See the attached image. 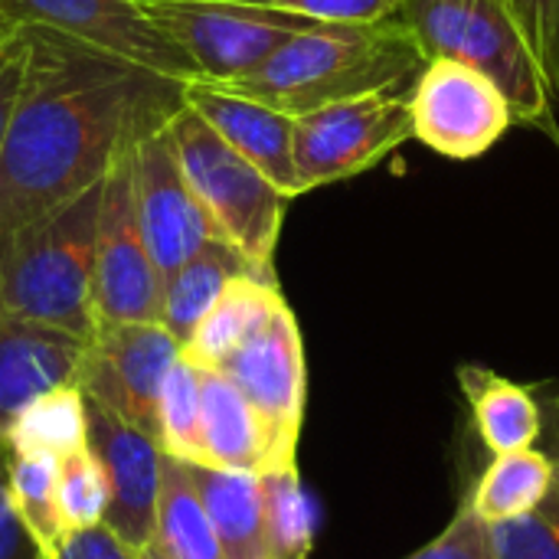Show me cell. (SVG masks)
<instances>
[{
	"label": "cell",
	"instance_id": "ffe728a7",
	"mask_svg": "<svg viewBox=\"0 0 559 559\" xmlns=\"http://www.w3.org/2000/svg\"><path fill=\"white\" fill-rule=\"evenodd\" d=\"M459 383L472 406L475 429L495 455L534 449L544 423L540 406L527 386L511 383L488 367H462Z\"/></svg>",
	"mask_w": 559,
	"mask_h": 559
},
{
	"label": "cell",
	"instance_id": "5b68a950",
	"mask_svg": "<svg viewBox=\"0 0 559 559\" xmlns=\"http://www.w3.org/2000/svg\"><path fill=\"white\" fill-rule=\"evenodd\" d=\"M167 134L187 183L216 223L219 236L252 265L272 269L292 197H285L255 164L229 147L187 102L167 121Z\"/></svg>",
	"mask_w": 559,
	"mask_h": 559
},
{
	"label": "cell",
	"instance_id": "4316f807",
	"mask_svg": "<svg viewBox=\"0 0 559 559\" xmlns=\"http://www.w3.org/2000/svg\"><path fill=\"white\" fill-rule=\"evenodd\" d=\"M157 442L167 459L200 465L203 445H200V367L180 354V360L170 367L160 403H157Z\"/></svg>",
	"mask_w": 559,
	"mask_h": 559
},
{
	"label": "cell",
	"instance_id": "8992f818",
	"mask_svg": "<svg viewBox=\"0 0 559 559\" xmlns=\"http://www.w3.org/2000/svg\"><path fill=\"white\" fill-rule=\"evenodd\" d=\"M154 23L187 52L197 82L223 85L252 72L301 29L321 23L272 3L239 0H141Z\"/></svg>",
	"mask_w": 559,
	"mask_h": 559
},
{
	"label": "cell",
	"instance_id": "e575fe53",
	"mask_svg": "<svg viewBox=\"0 0 559 559\" xmlns=\"http://www.w3.org/2000/svg\"><path fill=\"white\" fill-rule=\"evenodd\" d=\"M547 521H554L559 531V465H554V485H550V495H547V501L537 508Z\"/></svg>",
	"mask_w": 559,
	"mask_h": 559
},
{
	"label": "cell",
	"instance_id": "44dd1931",
	"mask_svg": "<svg viewBox=\"0 0 559 559\" xmlns=\"http://www.w3.org/2000/svg\"><path fill=\"white\" fill-rule=\"evenodd\" d=\"M278 298L282 288L275 282V272H252L233 278L219 301L210 308V314L200 321L193 337L187 341L183 357L197 367L216 370L269 318Z\"/></svg>",
	"mask_w": 559,
	"mask_h": 559
},
{
	"label": "cell",
	"instance_id": "9c48e42d",
	"mask_svg": "<svg viewBox=\"0 0 559 559\" xmlns=\"http://www.w3.org/2000/svg\"><path fill=\"white\" fill-rule=\"evenodd\" d=\"M216 370L229 377L259 413L272 439L275 468L295 465L308 400V367L301 328L285 295Z\"/></svg>",
	"mask_w": 559,
	"mask_h": 559
},
{
	"label": "cell",
	"instance_id": "83f0119b",
	"mask_svg": "<svg viewBox=\"0 0 559 559\" xmlns=\"http://www.w3.org/2000/svg\"><path fill=\"white\" fill-rule=\"evenodd\" d=\"M108 478L92 449L66 455L59 462V518L66 534H82L105 524Z\"/></svg>",
	"mask_w": 559,
	"mask_h": 559
},
{
	"label": "cell",
	"instance_id": "30bf717a",
	"mask_svg": "<svg viewBox=\"0 0 559 559\" xmlns=\"http://www.w3.org/2000/svg\"><path fill=\"white\" fill-rule=\"evenodd\" d=\"M0 23L10 29H56L174 82H197L187 52L154 23L141 0H0Z\"/></svg>",
	"mask_w": 559,
	"mask_h": 559
},
{
	"label": "cell",
	"instance_id": "d6a6232c",
	"mask_svg": "<svg viewBox=\"0 0 559 559\" xmlns=\"http://www.w3.org/2000/svg\"><path fill=\"white\" fill-rule=\"evenodd\" d=\"M7 462H10L7 449H0V559H46L13 508Z\"/></svg>",
	"mask_w": 559,
	"mask_h": 559
},
{
	"label": "cell",
	"instance_id": "8fae6325",
	"mask_svg": "<svg viewBox=\"0 0 559 559\" xmlns=\"http://www.w3.org/2000/svg\"><path fill=\"white\" fill-rule=\"evenodd\" d=\"M413 138L449 160L488 154L518 124L508 95L485 72L459 59H429L413 92Z\"/></svg>",
	"mask_w": 559,
	"mask_h": 559
},
{
	"label": "cell",
	"instance_id": "e0dca14e",
	"mask_svg": "<svg viewBox=\"0 0 559 559\" xmlns=\"http://www.w3.org/2000/svg\"><path fill=\"white\" fill-rule=\"evenodd\" d=\"M200 465L210 468L252 475L275 468L272 439L259 413L229 377L210 367H200Z\"/></svg>",
	"mask_w": 559,
	"mask_h": 559
},
{
	"label": "cell",
	"instance_id": "6da1fadb",
	"mask_svg": "<svg viewBox=\"0 0 559 559\" xmlns=\"http://www.w3.org/2000/svg\"><path fill=\"white\" fill-rule=\"evenodd\" d=\"M26 33V69L0 147V252L102 183L118 154L183 108V82L75 43Z\"/></svg>",
	"mask_w": 559,
	"mask_h": 559
},
{
	"label": "cell",
	"instance_id": "4dcf8cb0",
	"mask_svg": "<svg viewBox=\"0 0 559 559\" xmlns=\"http://www.w3.org/2000/svg\"><path fill=\"white\" fill-rule=\"evenodd\" d=\"M406 559H495L491 550V524H485L475 508L465 501L455 521L423 550Z\"/></svg>",
	"mask_w": 559,
	"mask_h": 559
},
{
	"label": "cell",
	"instance_id": "ac0fdd59",
	"mask_svg": "<svg viewBox=\"0 0 559 559\" xmlns=\"http://www.w3.org/2000/svg\"><path fill=\"white\" fill-rule=\"evenodd\" d=\"M252 272H275V269H259L252 265L233 242L213 239L206 242L190 262H183L174 275L164 278V311L160 324L187 347L200 321L210 314V308L219 301L226 285L239 275Z\"/></svg>",
	"mask_w": 559,
	"mask_h": 559
},
{
	"label": "cell",
	"instance_id": "9a60e30c",
	"mask_svg": "<svg viewBox=\"0 0 559 559\" xmlns=\"http://www.w3.org/2000/svg\"><path fill=\"white\" fill-rule=\"evenodd\" d=\"M183 102L285 197H301L295 170V118L219 85L187 82Z\"/></svg>",
	"mask_w": 559,
	"mask_h": 559
},
{
	"label": "cell",
	"instance_id": "7402d4cb",
	"mask_svg": "<svg viewBox=\"0 0 559 559\" xmlns=\"http://www.w3.org/2000/svg\"><path fill=\"white\" fill-rule=\"evenodd\" d=\"M3 449L13 459H66L88 449V413L79 383L36 396L7 429Z\"/></svg>",
	"mask_w": 559,
	"mask_h": 559
},
{
	"label": "cell",
	"instance_id": "7c38bea8",
	"mask_svg": "<svg viewBox=\"0 0 559 559\" xmlns=\"http://www.w3.org/2000/svg\"><path fill=\"white\" fill-rule=\"evenodd\" d=\"M183 344L164 324H102L85 344L75 383L124 423L157 439V403Z\"/></svg>",
	"mask_w": 559,
	"mask_h": 559
},
{
	"label": "cell",
	"instance_id": "f1b7e54d",
	"mask_svg": "<svg viewBox=\"0 0 559 559\" xmlns=\"http://www.w3.org/2000/svg\"><path fill=\"white\" fill-rule=\"evenodd\" d=\"M495 559H559V531L540 511L491 524Z\"/></svg>",
	"mask_w": 559,
	"mask_h": 559
},
{
	"label": "cell",
	"instance_id": "74e56055",
	"mask_svg": "<svg viewBox=\"0 0 559 559\" xmlns=\"http://www.w3.org/2000/svg\"><path fill=\"white\" fill-rule=\"evenodd\" d=\"M239 3H269V0H239Z\"/></svg>",
	"mask_w": 559,
	"mask_h": 559
},
{
	"label": "cell",
	"instance_id": "1f68e13d",
	"mask_svg": "<svg viewBox=\"0 0 559 559\" xmlns=\"http://www.w3.org/2000/svg\"><path fill=\"white\" fill-rule=\"evenodd\" d=\"M269 3L321 23H377V20H393L406 0H269Z\"/></svg>",
	"mask_w": 559,
	"mask_h": 559
},
{
	"label": "cell",
	"instance_id": "603a6c76",
	"mask_svg": "<svg viewBox=\"0 0 559 559\" xmlns=\"http://www.w3.org/2000/svg\"><path fill=\"white\" fill-rule=\"evenodd\" d=\"M554 485V462L537 452H511V455H495L488 472L478 478L468 504L485 524H501L511 518L534 514Z\"/></svg>",
	"mask_w": 559,
	"mask_h": 559
},
{
	"label": "cell",
	"instance_id": "7a4b0ae2",
	"mask_svg": "<svg viewBox=\"0 0 559 559\" xmlns=\"http://www.w3.org/2000/svg\"><path fill=\"white\" fill-rule=\"evenodd\" d=\"M426 62L419 39L400 16L377 23H314L252 72L219 88L301 118L334 102L413 92Z\"/></svg>",
	"mask_w": 559,
	"mask_h": 559
},
{
	"label": "cell",
	"instance_id": "cb8c5ba5",
	"mask_svg": "<svg viewBox=\"0 0 559 559\" xmlns=\"http://www.w3.org/2000/svg\"><path fill=\"white\" fill-rule=\"evenodd\" d=\"M154 540L174 559H226L213 521L190 481L183 462H164V488L157 501Z\"/></svg>",
	"mask_w": 559,
	"mask_h": 559
},
{
	"label": "cell",
	"instance_id": "d6986e66",
	"mask_svg": "<svg viewBox=\"0 0 559 559\" xmlns=\"http://www.w3.org/2000/svg\"><path fill=\"white\" fill-rule=\"evenodd\" d=\"M183 465L213 521L226 559H269L262 521V478L252 472H223L190 462Z\"/></svg>",
	"mask_w": 559,
	"mask_h": 559
},
{
	"label": "cell",
	"instance_id": "2e32d148",
	"mask_svg": "<svg viewBox=\"0 0 559 559\" xmlns=\"http://www.w3.org/2000/svg\"><path fill=\"white\" fill-rule=\"evenodd\" d=\"M85 344L75 334L0 314V449L10 423L36 396L75 383Z\"/></svg>",
	"mask_w": 559,
	"mask_h": 559
},
{
	"label": "cell",
	"instance_id": "ba28073f",
	"mask_svg": "<svg viewBox=\"0 0 559 559\" xmlns=\"http://www.w3.org/2000/svg\"><path fill=\"white\" fill-rule=\"evenodd\" d=\"M413 138L409 92L334 102L295 118V170L301 193L377 167Z\"/></svg>",
	"mask_w": 559,
	"mask_h": 559
},
{
	"label": "cell",
	"instance_id": "4fadbf2b",
	"mask_svg": "<svg viewBox=\"0 0 559 559\" xmlns=\"http://www.w3.org/2000/svg\"><path fill=\"white\" fill-rule=\"evenodd\" d=\"M131 170L141 233L164 278L190 262L206 242L223 239L180 170L167 124L131 144Z\"/></svg>",
	"mask_w": 559,
	"mask_h": 559
},
{
	"label": "cell",
	"instance_id": "f546056e",
	"mask_svg": "<svg viewBox=\"0 0 559 559\" xmlns=\"http://www.w3.org/2000/svg\"><path fill=\"white\" fill-rule=\"evenodd\" d=\"M511 7L559 102V0H511Z\"/></svg>",
	"mask_w": 559,
	"mask_h": 559
},
{
	"label": "cell",
	"instance_id": "277c9868",
	"mask_svg": "<svg viewBox=\"0 0 559 559\" xmlns=\"http://www.w3.org/2000/svg\"><path fill=\"white\" fill-rule=\"evenodd\" d=\"M396 16L413 29L426 59H459L495 79L521 124L550 118L557 98L511 0H406Z\"/></svg>",
	"mask_w": 559,
	"mask_h": 559
},
{
	"label": "cell",
	"instance_id": "d590c367",
	"mask_svg": "<svg viewBox=\"0 0 559 559\" xmlns=\"http://www.w3.org/2000/svg\"><path fill=\"white\" fill-rule=\"evenodd\" d=\"M134 559H174V557H170V554H167L154 537H151L144 547H138V550H134Z\"/></svg>",
	"mask_w": 559,
	"mask_h": 559
},
{
	"label": "cell",
	"instance_id": "3957f363",
	"mask_svg": "<svg viewBox=\"0 0 559 559\" xmlns=\"http://www.w3.org/2000/svg\"><path fill=\"white\" fill-rule=\"evenodd\" d=\"M105 180L23 229L0 252V311L88 341Z\"/></svg>",
	"mask_w": 559,
	"mask_h": 559
},
{
	"label": "cell",
	"instance_id": "5bb4252c",
	"mask_svg": "<svg viewBox=\"0 0 559 559\" xmlns=\"http://www.w3.org/2000/svg\"><path fill=\"white\" fill-rule=\"evenodd\" d=\"M88 413V449L108 478L105 527L131 550L154 537L157 501L164 488V449L144 429L124 423L102 403L85 396Z\"/></svg>",
	"mask_w": 559,
	"mask_h": 559
},
{
	"label": "cell",
	"instance_id": "484cf974",
	"mask_svg": "<svg viewBox=\"0 0 559 559\" xmlns=\"http://www.w3.org/2000/svg\"><path fill=\"white\" fill-rule=\"evenodd\" d=\"M10 498L33 534L36 547L46 559H59L62 544L69 540L59 518V459H13L7 462Z\"/></svg>",
	"mask_w": 559,
	"mask_h": 559
},
{
	"label": "cell",
	"instance_id": "836d02e7",
	"mask_svg": "<svg viewBox=\"0 0 559 559\" xmlns=\"http://www.w3.org/2000/svg\"><path fill=\"white\" fill-rule=\"evenodd\" d=\"M59 559H134V550H131L128 544H121V540L102 524V527L72 534V537L62 544Z\"/></svg>",
	"mask_w": 559,
	"mask_h": 559
},
{
	"label": "cell",
	"instance_id": "8d00e7d4",
	"mask_svg": "<svg viewBox=\"0 0 559 559\" xmlns=\"http://www.w3.org/2000/svg\"><path fill=\"white\" fill-rule=\"evenodd\" d=\"M7 33H10V26H3V23H0V39H3Z\"/></svg>",
	"mask_w": 559,
	"mask_h": 559
},
{
	"label": "cell",
	"instance_id": "52a82bcc",
	"mask_svg": "<svg viewBox=\"0 0 559 559\" xmlns=\"http://www.w3.org/2000/svg\"><path fill=\"white\" fill-rule=\"evenodd\" d=\"M131 144L111 164L105 177V190H102L98 239H95V282H92L95 328L160 324V311H164V275L147 252L141 219H138Z\"/></svg>",
	"mask_w": 559,
	"mask_h": 559
},
{
	"label": "cell",
	"instance_id": "d4e9b609",
	"mask_svg": "<svg viewBox=\"0 0 559 559\" xmlns=\"http://www.w3.org/2000/svg\"><path fill=\"white\" fill-rule=\"evenodd\" d=\"M262 478V521L269 559H308L314 550L318 511L301 485L298 465L269 468Z\"/></svg>",
	"mask_w": 559,
	"mask_h": 559
}]
</instances>
